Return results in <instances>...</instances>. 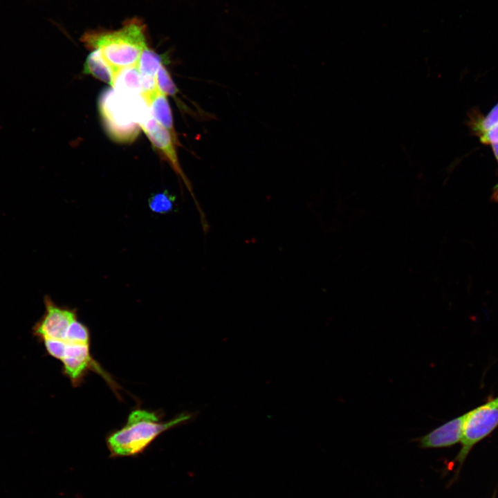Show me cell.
Segmentation results:
<instances>
[{
	"instance_id": "cell-1",
	"label": "cell",
	"mask_w": 498,
	"mask_h": 498,
	"mask_svg": "<svg viewBox=\"0 0 498 498\" xmlns=\"http://www.w3.org/2000/svg\"><path fill=\"white\" fill-rule=\"evenodd\" d=\"M48 355L59 360L62 374L73 387L80 386L90 371L100 375L116 392L120 387L93 357L91 352V333L78 318L51 338L41 341Z\"/></svg>"
},
{
	"instance_id": "cell-2",
	"label": "cell",
	"mask_w": 498,
	"mask_h": 498,
	"mask_svg": "<svg viewBox=\"0 0 498 498\" xmlns=\"http://www.w3.org/2000/svg\"><path fill=\"white\" fill-rule=\"evenodd\" d=\"M161 417L159 412L140 407L133 409L121 428L107 435L109 457L136 456L142 454L160 434L188 421L192 415L183 413L167 421H163Z\"/></svg>"
},
{
	"instance_id": "cell-3",
	"label": "cell",
	"mask_w": 498,
	"mask_h": 498,
	"mask_svg": "<svg viewBox=\"0 0 498 498\" xmlns=\"http://www.w3.org/2000/svg\"><path fill=\"white\" fill-rule=\"evenodd\" d=\"M84 46L98 50L106 61L117 71L137 65L146 46V26L138 18H132L117 30H90L80 38Z\"/></svg>"
},
{
	"instance_id": "cell-4",
	"label": "cell",
	"mask_w": 498,
	"mask_h": 498,
	"mask_svg": "<svg viewBox=\"0 0 498 498\" xmlns=\"http://www.w3.org/2000/svg\"><path fill=\"white\" fill-rule=\"evenodd\" d=\"M98 107L107 134L119 143L132 142L151 114L141 95L119 93L113 88L101 93Z\"/></svg>"
},
{
	"instance_id": "cell-5",
	"label": "cell",
	"mask_w": 498,
	"mask_h": 498,
	"mask_svg": "<svg viewBox=\"0 0 498 498\" xmlns=\"http://www.w3.org/2000/svg\"><path fill=\"white\" fill-rule=\"evenodd\" d=\"M498 427V396L466 412L461 448L456 461L461 466L472 448Z\"/></svg>"
},
{
	"instance_id": "cell-6",
	"label": "cell",
	"mask_w": 498,
	"mask_h": 498,
	"mask_svg": "<svg viewBox=\"0 0 498 498\" xmlns=\"http://www.w3.org/2000/svg\"><path fill=\"white\" fill-rule=\"evenodd\" d=\"M140 127L148 137L155 149L169 164L174 172L182 179L183 183L194 198L196 208L199 211L203 228H206L208 225L205 215L195 199L191 183L181 167L175 147L176 145L174 142L172 136L167 129L153 118L151 114L143 122Z\"/></svg>"
},
{
	"instance_id": "cell-7",
	"label": "cell",
	"mask_w": 498,
	"mask_h": 498,
	"mask_svg": "<svg viewBox=\"0 0 498 498\" xmlns=\"http://www.w3.org/2000/svg\"><path fill=\"white\" fill-rule=\"evenodd\" d=\"M466 413L457 416L419 437L422 448H444L461 442Z\"/></svg>"
},
{
	"instance_id": "cell-8",
	"label": "cell",
	"mask_w": 498,
	"mask_h": 498,
	"mask_svg": "<svg viewBox=\"0 0 498 498\" xmlns=\"http://www.w3.org/2000/svg\"><path fill=\"white\" fill-rule=\"evenodd\" d=\"M166 96L159 91L148 106L153 118L169 131L176 146H181L174 129L172 110Z\"/></svg>"
},
{
	"instance_id": "cell-9",
	"label": "cell",
	"mask_w": 498,
	"mask_h": 498,
	"mask_svg": "<svg viewBox=\"0 0 498 498\" xmlns=\"http://www.w3.org/2000/svg\"><path fill=\"white\" fill-rule=\"evenodd\" d=\"M111 87L119 93L141 95L142 78L137 65L118 70Z\"/></svg>"
},
{
	"instance_id": "cell-10",
	"label": "cell",
	"mask_w": 498,
	"mask_h": 498,
	"mask_svg": "<svg viewBox=\"0 0 498 498\" xmlns=\"http://www.w3.org/2000/svg\"><path fill=\"white\" fill-rule=\"evenodd\" d=\"M83 72L112 86L116 71L106 61L98 50H93L86 57Z\"/></svg>"
},
{
	"instance_id": "cell-11",
	"label": "cell",
	"mask_w": 498,
	"mask_h": 498,
	"mask_svg": "<svg viewBox=\"0 0 498 498\" xmlns=\"http://www.w3.org/2000/svg\"><path fill=\"white\" fill-rule=\"evenodd\" d=\"M163 60L160 55L147 46L140 55L137 67L142 76L156 77L157 72L163 64Z\"/></svg>"
},
{
	"instance_id": "cell-12",
	"label": "cell",
	"mask_w": 498,
	"mask_h": 498,
	"mask_svg": "<svg viewBox=\"0 0 498 498\" xmlns=\"http://www.w3.org/2000/svg\"><path fill=\"white\" fill-rule=\"evenodd\" d=\"M176 198L167 190L153 194L148 201L149 209L157 214H167L175 207Z\"/></svg>"
},
{
	"instance_id": "cell-13",
	"label": "cell",
	"mask_w": 498,
	"mask_h": 498,
	"mask_svg": "<svg viewBox=\"0 0 498 498\" xmlns=\"http://www.w3.org/2000/svg\"><path fill=\"white\" fill-rule=\"evenodd\" d=\"M498 124V103L485 116L474 117L471 121L472 131L479 136Z\"/></svg>"
},
{
	"instance_id": "cell-14",
	"label": "cell",
	"mask_w": 498,
	"mask_h": 498,
	"mask_svg": "<svg viewBox=\"0 0 498 498\" xmlns=\"http://www.w3.org/2000/svg\"><path fill=\"white\" fill-rule=\"evenodd\" d=\"M156 82L160 92L165 95L176 97L178 89L170 73L163 64L156 74Z\"/></svg>"
},
{
	"instance_id": "cell-15",
	"label": "cell",
	"mask_w": 498,
	"mask_h": 498,
	"mask_svg": "<svg viewBox=\"0 0 498 498\" xmlns=\"http://www.w3.org/2000/svg\"><path fill=\"white\" fill-rule=\"evenodd\" d=\"M480 142L484 145H492L498 142V124L479 136Z\"/></svg>"
},
{
	"instance_id": "cell-16",
	"label": "cell",
	"mask_w": 498,
	"mask_h": 498,
	"mask_svg": "<svg viewBox=\"0 0 498 498\" xmlns=\"http://www.w3.org/2000/svg\"><path fill=\"white\" fill-rule=\"evenodd\" d=\"M492 200L498 203V182L492 189Z\"/></svg>"
}]
</instances>
